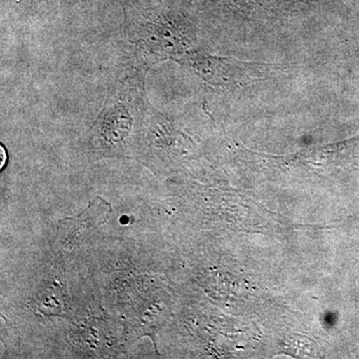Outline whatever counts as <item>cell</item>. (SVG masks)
Listing matches in <instances>:
<instances>
[{"label": "cell", "instance_id": "1", "mask_svg": "<svg viewBox=\"0 0 359 359\" xmlns=\"http://www.w3.org/2000/svg\"><path fill=\"white\" fill-rule=\"evenodd\" d=\"M149 106L144 73L125 78L106 99L90 130L92 149L107 156L123 152L143 130Z\"/></svg>", "mask_w": 359, "mask_h": 359}, {"label": "cell", "instance_id": "2", "mask_svg": "<svg viewBox=\"0 0 359 359\" xmlns=\"http://www.w3.org/2000/svg\"><path fill=\"white\" fill-rule=\"evenodd\" d=\"M112 208L97 197L81 214L59 222L57 240L63 250L77 249L87 238L110 218Z\"/></svg>", "mask_w": 359, "mask_h": 359}, {"label": "cell", "instance_id": "3", "mask_svg": "<svg viewBox=\"0 0 359 359\" xmlns=\"http://www.w3.org/2000/svg\"><path fill=\"white\" fill-rule=\"evenodd\" d=\"M36 306L40 313L46 316L61 313L63 309L62 290L54 285L44 287L37 295Z\"/></svg>", "mask_w": 359, "mask_h": 359}]
</instances>
